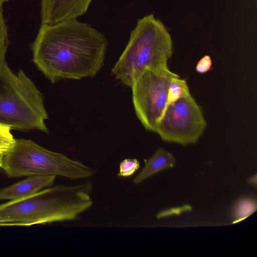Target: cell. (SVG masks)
<instances>
[{
	"label": "cell",
	"mask_w": 257,
	"mask_h": 257,
	"mask_svg": "<svg viewBox=\"0 0 257 257\" xmlns=\"http://www.w3.org/2000/svg\"><path fill=\"white\" fill-rule=\"evenodd\" d=\"M249 182L250 183L254 184L255 186L256 185V174L249 179Z\"/></svg>",
	"instance_id": "e0dca14e"
},
{
	"label": "cell",
	"mask_w": 257,
	"mask_h": 257,
	"mask_svg": "<svg viewBox=\"0 0 257 257\" xmlns=\"http://www.w3.org/2000/svg\"><path fill=\"white\" fill-rule=\"evenodd\" d=\"M177 76L169 69L168 65L147 69L131 87L136 115L146 130L155 132L158 122L168 106L170 82Z\"/></svg>",
	"instance_id": "8992f818"
},
{
	"label": "cell",
	"mask_w": 257,
	"mask_h": 257,
	"mask_svg": "<svg viewBox=\"0 0 257 257\" xmlns=\"http://www.w3.org/2000/svg\"><path fill=\"white\" fill-rule=\"evenodd\" d=\"M11 130L9 126L0 123V156L5 154L15 142Z\"/></svg>",
	"instance_id": "5bb4252c"
},
{
	"label": "cell",
	"mask_w": 257,
	"mask_h": 257,
	"mask_svg": "<svg viewBox=\"0 0 257 257\" xmlns=\"http://www.w3.org/2000/svg\"><path fill=\"white\" fill-rule=\"evenodd\" d=\"M212 65L211 58L209 55H205L202 57L197 62L195 69L200 74L205 73L209 71Z\"/></svg>",
	"instance_id": "2e32d148"
},
{
	"label": "cell",
	"mask_w": 257,
	"mask_h": 257,
	"mask_svg": "<svg viewBox=\"0 0 257 257\" xmlns=\"http://www.w3.org/2000/svg\"><path fill=\"white\" fill-rule=\"evenodd\" d=\"M140 167V162L137 159H125L120 163L117 176L123 178L131 177L139 170Z\"/></svg>",
	"instance_id": "9a60e30c"
},
{
	"label": "cell",
	"mask_w": 257,
	"mask_h": 257,
	"mask_svg": "<svg viewBox=\"0 0 257 257\" xmlns=\"http://www.w3.org/2000/svg\"><path fill=\"white\" fill-rule=\"evenodd\" d=\"M206 125L202 110L191 94L168 106L155 133L163 141L186 146L197 142Z\"/></svg>",
	"instance_id": "52a82bcc"
},
{
	"label": "cell",
	"mask_w": 257,
	"mask_h": 257,
	"mask_svg": "<svg viewBox=\"0 0 257 257\" xmlns=\"http://www.w3.org/2000/svg\"><path fill=\"white\" fill-rule=\"evenodd\" d=\"M190 95L191 93L186 80L181 78L179 75L176 76L172 79L169 87L168 106Z\"/></svg>",
	"instance_id": "7c38bea8"
},
{
	"label": "cell",
	"mask_w": 257,
	"mask_h": 257,
	"mask_svg": "<svg viewBox=\"0 0 257 257\" xmlns=\"http://www.w3.org/2000/svg\"><path fill=\"white\" fill-rule=\"evenodd\" d=\"M2 157L3 156H0V168H1V165H2Z\"/></svg>",
	"instance_id": "ac0fdd59"
},
{
	"label": "cell",
	"mask_w": 257,
	"mask_h": 257,
	"mask_svg": "<svg viewBox=\"0 0 257 257\" xmlns=\"http://www.w3.org/2000/svg\"><path fill=\"white\" fill-rule=\"evenodd\" d=\"M8 0H0V3H4L5 2L8 1Z\"/></svg>",
	"instance_id": "d6986e66"
},
{
	"label": "cell",
	"mask_w": 257,
	"mask_h": 257,
	"mask_svg": "<svg viewBox=\"0 0 257 257\" xmlns=\"http://www.w3.org/2000/svg\"><path fill=\"white\" fill-rule=\"evenodd\" d=\"M3 3H0V62L5 60L9 45L8 27L4 18Z\"/></svg>",
	"instance_id": "4fadbf2b"
},
{
	"label": "cell",
	"mask_w": 257,
	"mask_h": 257,
	"mask_svg": "<svg viewBox=\"0 0 257 257\" xmlns=\"http://www.w3.org/2000/svg\"><path fill=\"white\" fill-rule=\"evenodd\" d=\"M145 166L133 180V183L139 184L163 170L172 168L176 164L173 155L163 148L158 149L148 160H145Z\"/></svg>",
	"instance_id": "30bf717a"
},
{
	"label": "cell",
	"mask_w": 257,
	"mask_h": 257,
	"mask_svg": "<svg viewBox=\"0 0 257 257\" xmlns=\"http://www.w3.org/2000/svg\"><path fill=\"white\" fill-rule=\"evenodd\" d=\"M173 41L162 22L149 15L139 19L124 51L113 67L116 79L131 87L146 70L168 65Z\"/></svg>",
	"instance_id": "3957f363"
},
{
	"label": "cell",
	"mask_w": 257,
	"mask_h": 257,
	"mask_svg": "<svg viewBox=\"0 0 257 257\" xmlns=\"http://www.w3.org/2000/svg\"><path fill=\"white\" fill-rule=\"evenodd\" d=\"M48 118L43 95L33 81L21 69L14 72L6 60L0 62V123L47 133Z\"/></svg>",
	"instance_id": "277c9868"
},
{
	"label": "cell",
	"mask_w": 257,
	"mask_h": 257,
	"mask_svg": "<svg viewBox=\"0 0 257 257\" xmlns=\"http://www.w3.org/2000/svg\"><path fill=\"white\" fill-rule=\"evenodd\" d=\"M92 0H41L42 24H54L76 19L87 11Z\"/></svg>",
	"instance_id": "ba28073f"
},
{
	"label": "cell",
	"mask_w": 257,
	"mask_h": 257,
	"mask_svg": "<svg viewBox=\"0 0 257 257\" xmlns=\"http://www.w3.org/2000/svg\"><path fill=\"white\" fill-rule=\"evenodd\" d=\"M256 200L251 198H243L238 200L234 204L231 211L233 223L243 220L255 211Z\"/></svg>",
	"instance_id": "8fae6325"
},
{
	"label": "cell",
	"mask_w": 257,
	"mask_h": 257,
	"mask_svg": "<svg viewBox=\"0 0 257 257\" xmlns=\"http://www.w3.org/2000/svg\"><path fill=\"white\" fill-rule=\"evenodd\" d=\"M105 36L76 19L42 24L32 45L33 61L52 83L94 77L104 64Z\"/></svg>",
	"instance_id": "6da1fadb"
},
{
	"label": "cell",
	"mask_w": 257,
	"mask_h": 257,
	"mask_svg": "<svg viewBox=\"0 0 257 257\" xmlns=\"http://www.w3.org/2000/svg\"><path fill=\"white\" fill-rule=\"evenodd\" d=\"M56 176H33L0 190V200H14L51 186Z\"/></svg>",
	"instance_id": "9c48e42d"
},
{
	"label": "cell",
	"mask_w": 257,
	"mask_h": 257,
	"mask_svg": "<svg viewBox=\"0 0 257 257\" xmlns=\"http://www.w3.org/2000/svg\"><path fill=\"white\" fill-rule=\"evenodd\" d=\"M1 168L12 177L58 175L71 180L87 178L96 172L79 161L23 139H15L3 156Z\"/></svg>",
	"instance_id": "5b68a950"
},
{
	"label": "cell",
	"mask_w": 257,
	"mask_h": 257,
	"mask_svg": "<svg viewBox=\"0 0 257 257\" xmlns=\"http://www.w3.org/2000/svg\"><path fill=\"white\" fill-rule=\"evenodd\" d=\"M92 184L58 185L0 204V226H31L75 219L93 204Z\"/></svg>",
	"instance_id": "7a4b0ae2"
}]
</instances>
